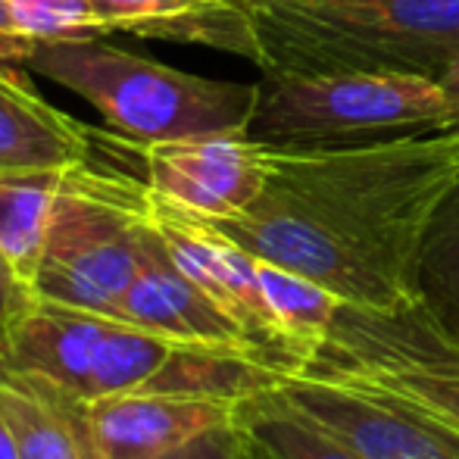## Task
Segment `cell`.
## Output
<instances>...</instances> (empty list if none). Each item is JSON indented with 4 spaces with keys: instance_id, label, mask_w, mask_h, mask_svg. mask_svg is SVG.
<instances>
[{
    "instance_id": "cell-19",
    "label": "cell",
    "mask_w": 459,
    "mask_h": 459,
    "mask_svg": "<svg viewBox=\"0 0 459 459\" xmlns=\"http://www.w3.org/2000/svg\"><path fill=\"white\" fill-rule=\"evenodd\" d=\"M6 6L31 48L109 35L91 0H6Z\"/></svg>"
},
{
    "instance_id": "cell-25",
    "label": "cell",
    "mask_w": 459,
    "mask_h": 459,
    "mask_svg": "<svg viewBox=\"0 0 459 459\" xmlns=\"http://www.w3.org/2000/svg\"><path fill=\"white\" fill-rule=\"evenodd\" d=\"M244 435H247V431H244ZM247 437H250V435H247ZM250 450H254V459H273V456L266 454V450L260 447V444L254 441V437H250Z\"/></svg>"
},
{
    "instance_id": "cell-14",
    "label": "cell",
    "mask_w": 459,
    "mask_h": 459,
    "mask_svg": "<svg viewBox=\"0 0 459 459\" xmlns=\"http://www.w3.org/2000/svg\"><path fill=\"white\" fill-rule=\"evenodd\" d=\"M107 31L157 41L206 44L250 60V35L238 0H91Z\"/></svg>"
},
{
    "instance_id": "cell-24",
    "label": "cell",
    "mask_w": 459,
    "mask_h": 459,
    "mask_svg": "<svg viewBox=\"0 0 459 459\" xmlns=\"http://www.w3.org/2000/svg\"><path fill=\"white\" fill-rule=\"evenodd\" d=\"M0 459H19L16 441H13L10 429H6V422H4V416H0Z\"/></svg>"
},
{
    "instance_id": "cell-15",
    "label": "cell",
    "mask_w": 459,
    "mask_h": 459,
    "mask_svg": "<svg viewBox=\"0 0 459 459\" xmlns=\"http://www.w3.org/2000/svg\"><path fill=\"white\" fill-rule=\"evenodd\" d=\"M66 169L0 172V250L25 284L35 281L41 266Z\"/></svg>"
},
{
    "instance_id": "cell-4",
    "label": "cell",
    "mask_w": 459,
    "mask_h": 459,
    "mask_svg": "<svg viewBox=\"0 0 459 459\" xmlns=\"http://www.w3.org/2000/svg\"><path fill=\"white\" fill-rule=\"evenodd\" d=\"M447 128L437 79L410 73L263 75L247 134L281 151H334Z\"/></svg>"
},
{
    "instance_id": "cell-3",
    "label": "cell",
    "mask_w": 459,
    "mask_h": 459,
    "mask_svg": "<svg viewBox=\"0 0 459 459\" xmlns=\"http://www.w3.org/2000/svg\"><path fill=\"white\" fill-rule=\"evenodd\" d=\"M25 69L85 97L116 134L138 147L247 132L260 97V82L204 79L103 38L41 44Z\"/></svg>"
},
{
    "instance_id": "cell-8",
    "label": "cell",
    "mask_w": 459,
    "mask_h": 459,
    "mask_svg": "<svg viewBox=\"0 0 459 459\" xmlns=\"http://www.w3.org/2000/svg\"><path fill=\"white\" fill-rule=\"evenodd\" d=\"M151 219L163 235L172 260L182 273L222 307L254 344L256 357L278 372H294L297 357L284 341L273 309L263 294L256 256L235 244L216 222L153 194L151 187Z\"/></svg>"
},
{
    "instance_id": "cell-16",
    "label": "cell",
    "mask_w": 459,
    "mask_h": 459,
    "mask_svg": "<svg viewBox=\"0 0 459 459\" xmlns=\"http://www.w3.org/2000/svg\"><path fill=\"white\" fill-rule=\"evenodd\" d=\"M256 273H260L269 309H273L284 341L297 357V368H300L319 351L325 334L332 332L344 300L328 288H322L319 281H313V278L290 273V269L275 266V263L256 260Z\"/></svg>"
},
{
    "instance_id": "cell-22",
    "label": "cell",
    "mask_w": 459,
    "mask_h": 459,
    "mask_svg": "<svg viewBox=\"0 0 459 459\" xmlns=\"http://www.w3.org/2000/svg\"><path fill=\"white\" fill-rule=\"evenodd\" d=\"M31 50L35 48H31V44L19 35L16 25H13L6 0H0V66H25Z\"/></svg>"
},
{
    "instance_id": "cell-10",
    "label": "cell",
    "mask_w": 459,
    "mask_h": 459,
    "mask_svg": "<svg viewBox=\"0 0 459 459\" xmlns=\"http://www.w3.org/2000/svg\"><path fill=\"white\" fill-rule=\"evenodd\" d=\"M119 319L147 328L153 334H163L169 341H178V344L241 351L256 357L244 328L222 307H216L172 260L153 219L147 222L144 238H141L138 269H134L132 284L122 297Z\"/></svg>"
},
{
    "instance_id": "cell-1",
    "label": "cell",
    "mask_w": 459,
    "mask_h": 459,
    "mask_svg": "<svg viewBox=\"0 0 459 459\" xmlns=\"http://www.w3.org/2000/svg\"><path fill=\"white\" fill-rule=\"evenodd\" d=\"M456 182L459 128L334 151L269 147L256 204L210 222L250 256L313 278L344 303L397 309L416 303L422 238Z\"/></svg>"
},
{
    "instance_id": "cell-9",
    "label": "cell",
    "mask_w": 459,
    "mask_h": 459,
    "mask_svg": "<svg viewBox=\"0 0 459 459\" xmlns=\"http://www.w3.org/2000/svg\"><path fill=\"white\" fill-rule=\"evenodd\" d=\"M153 194L206 219L247 212L269 178V144L247 132L206 134L144 147Z\"/></svg>"
},
{
    "instance_id": "cell-5",
    "label": "cell",
    "mask_w": 459,
    "mask_h": 459,
    "mask_svg": "<svg viewBox=\"0 0 459 459\" xmlns=\"http://www.w3.org/2000/svg\"><path fill=\"white\" fill-rule=\"evenodd\" d=\"M151 222V185L73 163L56 197L48 247L31 281L35 297L119 319Z\"/></svg>"
},
{
    "instance_id": "cell-20",
    "label": "cell",
    "mask_w": 459,
    "mask_h": 459,
    "mask_svg": "<svg viewBox=\"0 0 459 459\" xmlns=\"http://www.w3.org/2000/svg\"><path fill=\"white\" fill-rule=\"evenodd\" d=\"M163 459H254V450H250V437L244 435L241 425L229 422L191 437Z\"/></svg>"
},
{
    "instance_id": "cell-6",
    "label": "cell",
    "mask_w": 459,
    "mask_h": 459,
    "mask_svg": "<svg viewBox=\"0 0 459 459\" xmlns=\"http://www.w3.org/2000/svg\"><path fill=\"white\" fill-rule=\"evenodd\" d=\"M178 347V341L116 316L35 297L19 316L0 363L35 372L73 397L94 403L113 394L141 391Z\"/></svg>"
},
{
    "instance_id": "cell-12",
    "label": "cell",
    "mask_w": 459,
    "mask_h": 459,
    "mask_svg": "<svg viewBox=\"0 0 459 459\" xmlns=\"http://www.w3.org/2000/svg\"><path fill=\"white\" fill-rule=\"evenodd\" d=\"M0 416L19 459H103L85 400L35 372L0 363Z\"/></svg>"
},
{
    "instance_id": "cell-13",
    "label": "cell",
    "mask_w": 459,
    "mask_h": 459,
    "mask_svg": "<svg viewBox=\"0 0 459 459\" xmlns=\"http://www.w3.org/2000/svg\"><path fill=\"white\" fill-rule=\"evenodd\" d=\"M91 144V128L50 107L22 66H0V172L85 163Z\"/></svg>"
},
{
    "instance_id": "cell-23",
    "label": "cell",
    "mask_w": 459,
    "mask_h": 459,
    "mask_svg": "<svg viewBox=\"0 0 459 459\" xmlns=\"http://www.w3.org/2000/svg\"><path fill=\"white\" fill-rule=\"evenodd\" d=\"M437 85L447 100V128H459V54L456 60L437 75Z\"/></svg>"
},
{
    "instance_id": "cell-11",
    "label": "cell",
    "mask_w": 459,
    "mask_h": 459,
    "mask_svg": "<svg viewBox=\"0 0 459 459\" xmlns=\"http://www.w3.org/2000/svg\"><path fill=\"white\" fill-rule=\"evenodd\" d=\"M238 406L172 394H113L88 403L103 459H163L191 437L235 422Z\"/></svg>"
},
{
    "instance_id": "cell-21",
    "label": "cell",
    "mask_w": 459,
    "mask_h": 459,
    "mask_svg": "<svg viewBox=\"0 0 459 459\" xmlns=\"http://www.w3.org/2000/svg\"><path fill=\"white\" fill-rule=\"evenodd\" d=\"M31 300H35L31 284H25L22 278H19V273L10 266V260H6L4 250H0V359L6 357L13 328H16L19 316L31 307Z\"/></svg>"
},
{
    "instance_id": "cell-17",
    "label": "cell",
    "mask_w": 459,
    "mask_h": 459,
    "mask_svg": "<svg viewBox=\"0 0 459 459\" xmlns=\"http://www.w3.org/2000/svg\"><path fill=\"white\" fill-rule=\"evenodd\" d=\"M416 303L459 344V182L441 200L416 263Z\"/></svg>"
},
{
    "instance_id": "cell-7",
    "label": "cell",
    "mask_w": 459,
    "mask_h": 459,
    "mask_svg": "<svg viewBox=\"0 0 459 459\" xmlns=\"http://www.w3.org/2000/svg\"><path fill=\"white\" fill-rule=\"evenodd\" d=\"M273 400L363 459H459V435L394 397L307 372H281Z\"/></svg>"
},
{
    "instance_id": "cell-18",
    "label": "cell",
    "mask_w": 459,
    "mask_h": 459,
    "mask_svg": "<svg viewBox=\"0 0 459 459\" xmlns=\"http://www.w3.org/2000/svg\"><path fill=\"white\" fill-rule=\"evenodd\" d=\"M235 422L273 459H363L307 419L284 410L269 391L238 403Z\"/></svg>"
},
{
    "instance_id": "cell-2",
    "label": "cell",
    "mask_w": 459,
    "mask_h": 459,
    "mask_svg": "<svg viewBox=\"0 0 459 459\" xmlns=\"http://www.w3.org/2000/svg\"><path fill=\"white\" fill-rule=\"evenodd\" d=\"M263 75L410 73L459 54V0H238Z\"/></svg>"
}]
</instances>
